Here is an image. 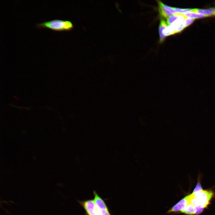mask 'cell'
<instances>
[{
    "label": "cell",
    "instance_id": "1",
    "mask_svg": "<svg viewBox=\"0 0 215 215\" xmlns=\"http://www.w3.org/2000/svg\"><path fill=\"white\" fill-rule=\"evenodd\" d=\"M214 196L213 191L203 190L188 195V202L195 207H199L205 209L208 207Z\"/></svg>",
    "mask_w": 215,
    "mask_h": 215
},
{
    "label": "cell",
    "instance_id": "2",
    "mask_svg": "<svg viewBox=\"0 0 215 215\" xmlns=\"http://www.w3.org/2000/svg\"><path fill=\"white\" fill-rule=\"evenodd\" d=\"M39 28H46L56 31L70 30L73 28L72 23L70 21L54 19L37 24Z\"/></svg>",
    "mask_w": 215,
    "mask_h": 215
},
{
    "label": "cell",
    "instance_id": "3",
    "mask_svg": "<svg viewBox=\"0 0 215 215\" xmlns=\"http://www.w3.org/2000/svg\"><path fill=\"white\" fill-rule=\"evenodd\" d=\"M78 201L85 211L86 215H98L94 199H89Z\"/></svg>",
    "mask_w": 215,
    "mask_h": 215
},
{
    "label": "cell",
    "instance_id": "4",
    "mask_svg": "<svg viewBox=\"0 0 215 215\" xmlns=\"http://www.w3.org/2000/svg\"><path fill=\"white\" fill-rule=\"evenodd\" d=\"M157 2L159 12L161 16L167 18L171 15L177 13L174 7L166 5L160 1H157Z\"/></svg>",
    "mask_w": 215,
    "mask_h": 215
},
{
    "label": "cell",
    "instance_id": "5",
    "mask_svg": "<svg viewBox=\"0 0 215 215\" xmlns=\"http://www.w3.org/2000/svg\"><path fill=\"white\" fill-rule=\"evenodd\" d=\"M188 201V195L182 198L167 211L168 213H181L187 205Z\"/></svg>",
    "mask_w": 215,
    "mask_h": 215
},
{
    "label": "cell",
    "instance_id": "6",
    "mask_svg": "<svg viewBox=\"0 0 215 215\" xmlns=\"http://www.w3.org/2000/svg\"><path fill=\"white\" fill-rule=\"evenodd\" d=\"M94 200L97 210L106 209L108 208L104 200L95 191H93Z\"/></svg>",
    "mask_w": 215,
    "mask_h": 215
},
{
    "label": "cell",
    "instance_id": "7",
    "mask_svg": "<svg viewBox=\"0 0 215 215\" xmlns=\"http://www.w3.org/2000/svg\"><path fill=\"white\" fill-rule=\"evenodd\" d=\"M186 18L182 13H175L167 18V23L168 24L170 25L177 20L184 21Z\"/></svg>",
    "mask_w": 215,
    "mask_h": 215
},
{
    "label": "cell",
    "instance_id": "8",
    "mask_svg": "<svg viewBox=\"0 0 215 215\" xmlns=\"http://www.w3.org/2000/svg\"><path fill=\"white\" fill-rule=\"evenodd\" d=\"M190 12L210 16L214 15V14L215 13V7L207 9H191Z\"/></svg>",
    "mask_w": 215,
    "mask_h": 215
},
{
    "label": "cell",
    "instance_id": "9",
    "mask_svg": "<svg viewBox=\"0 0 215 215\" xmlns=\"http://www.w3.org/2000/svg\"><path fill=\"white\" fill-rule=\"evenodd\" d=\"M167 22L164 20L162 19H161L159 28L160 37L159 41L160 43L163 42L165 39V37L163 35L162 32L163 30L167 26Z\"/></svg>",
    "mask_w": 215,
    "mask_h": 215
},
{
    "label": "cell",
    "instance_id": "10",
    "mask_svg": "<svg viewBox=\"0 0 215 215\" xmlns=\"http://www.w3.org/2000/svg\"><path fill=\"white\" fill-rule=\"evenodd\" d=\"M196 211L195 207L188 202L186 207L181 213L187 215H195Z\"/></svg>",
    "mask_w": 215,
    "mask_h": 215
},
{
    "label": "cell",
    "instance_id": "11",
    "mask_svg": "<svg viewBox=\"0 0 215 215\" xmlns=\"http://www.w3.org/2000/svg\"><path fill=\"white\" fill-rule=\"evenodd\" d=\"M171 24L173 27L176 33L181 32L185 28L183 21L177 20Z\"/></svg>",
    "mask_w": 215,
    "mask_h": 215
},
{
    "label": "cell",
    "instance_id": "12",
    "mask_svg": "<svg viewBox=\"0 0 215 215\" xmlns=\"http://www.w3.org/2000/svg\"><path fill=\"white\" fill-rule=\"evenodd\" d=\"M187 17L194 19L202 18L205 17H209V16L204 15L190 11L182 13Z\"/></svg>",
    "mask_w": 215,
    "mask_h": 215
},
{
    "label": "cell",
    "instance_id": "13",
    "mask_svg": "<svg viewBox=\"0 0 215 215\" xmlns=\"http://www.w3.org/2000/svg\"><path fill=\"white\" fill-rule=\"evenodd\" d=\"M202 176V174L201 173L199 172L197 177V183L192 193L199 192L203 190L201 183V179Z\"/></svg>",
    "mask_w": 215,
    "mask_h": 215
},
{
    "label": "cell",
    "instance_id": "14",
    "mask_svg": "<svg viewBox=\"0 0 215 215\" xmlns=\"http://www.w3.org/2000/svg\"><path fill=\"white\" fill-rule=\"evenodd\" d=\"M162 33L165 37L176 34L171 24L168 25L163 30Z\"/></svg>",
    "mask_w": 215,
    "mask_h": 215
},
{
    "label": "cell",
    "instance_id": "15",
    "mask_svg": "<svg viewBox=\"0 0 215 215\" xmlns=\"http://www.w3.org/2000/svg\"><path fill=\"white\" fill-rule=\"evenodd\" d=\"M97 211L98 215H111L108 208L104 209L97 210Z\"/></svg>",
    "mask_w": 215,
    "mask_h": 215
},
{
    "label": "cell",
    "instance_id": "16",
    "mask_svg": "<svg viewBox=\"0 0 215 215\" xmlns=\"http://www.w3.org/2000/svg\"><path fill=\"white\" fill-rule=\"evenodd\" d=\"M195 19L187 17L184 20V23L185 28L191 25L194 21Z\"/></svg>",
    "mask_w": 215,
    "mask_h": 215
},
{
    "label": "cell",
    "instance_id": "17",
    "mask_svg": "<svg viewBox=\"0 0 215 215\" xmlns=\"http://www.w3.org/2000/svg\"><path fill=\"white\" fill-rule=\"evenodd\" d=\"M214 15L215 16V13L214 14Z\"/></svg>",
    "mask_w": 215,
    "mask_h": 215
}]
</instances>
